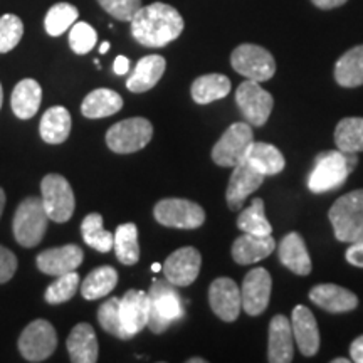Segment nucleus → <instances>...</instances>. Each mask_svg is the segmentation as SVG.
Here are the masks:
<instances>
[{
  "mask_svg": "<svg viewBox=\"0 0 363 363\" xmlns=\"http://www.w3.org/2000/svg\"><path fill=\"white\" fill-rule=\"evenodd\" d=\"M291 320L283 315H276L269 325V345L267 360L271 363H289L294 355Z\"/></svg>",
  "mask_w": 363,
  "mask_h": 363,
  "instance_id": "20",
  "label": "nucleus"
},
{
  "mask_svg": "<svg viewBox=\"0 0 363 363\" xmlns=\"http://www.w3.org/2000/svg\"><path fill=\"white\" fill-rule=\"evenodd\" d=\"M2 103H4V91H2V84H0V110H2Z\"/></svg>",
  "mask_w": 363,
  "mask_h": 363,
  "instance_id": "52",
  "label": "nucleus"
},
{
  "mask_svg": "<svg viewBox=\"0 0 363 363\" xmlns=\"http://www.w3.org/2000/svg\"><path fill=\"white\" fill-rule=\"evenodd\" d=\"M278 254L283 266L288 267L294 274L308 276L311 272V257L308 254L305 239L298 233H289L288 235H284V239L279 244Z\"/></svg>",
  "mask_w": 363,
  "mask_h": 363,
  "instance_id": "24",
  "label": "nucleus"
},
{
  "mask_svg": "<svg viewBox=\"0 0 363 363\" xmlns=\"http://www.w3.org/2000/svg\"><path fill=\"white\" fill-rule=\"evenodd\" d=\"M230 65L244 78L257 81H269L276 72V61L267 49L256 44H240L230 56Z\"/></svg>",
  "mask_w": 363,
  "mask_h": 363,
  "instance_id": "8",
  "label": "nucleus"
},
{
  "mask_svg": "<svg viewBox=\"0 0 363 363\" xmlns=\"http://www.w3.org/2000/svg\"><path fill=\"white\" fill-rule=\"evenodd\" d=\"M98 321L106 333H110L113 337L120 340H130V337L126 335V331L123 328V325H121L120 299L118 298L106 299V303H103V305L99 306Z\"/></svg>",
  "mask_w": 363,
  "mask_h": 363,
  "instance_id": "39",
  "label": "nucleus"
},
{
  "mask_svg": "<svg viewBox=\"0 0 363 363\" xmlns=\"http://www.w3.org/2000/svg\"><path fill=\"white\" fill-rule=\"evenodd\" d=\"M276 249V242L272 235H254L244 234L234 240L233 244V259L240 266L254 264L262 261L264 257Z\"/></svg>",
  "mask_w": 363,
  "mask_h": 363,
  "instance_id": "22",
  "label": "nucleus"
},
{
  "mask_svg": "<svg viewBox=\"0 0 363 363\" xmlns=\"http://www.w3.org/2000/svg\"><path fill=\"white\" fill-rule=\"evenodd\" d=\"M335 238L342 242L363 240V189L345 194L328 212Z\"/></svg>",
  "mask_w": 363,
  "mask_h": 363,
  "instance_id": "3",
  "label": "nucleus"
},
{
  "mask_svg": "<svg viewBox=\"0 0 363 363\" xmlns=\"http://www.w3.org/2000/svg\"><path fill=\"white\" fill-rule=\"evenodd\" d=\"M350 362V358H335L333 363H348Z\"/></svg>",
  "mask_w": 363,
  "mask_h": 363,
  "instance_id": "50",
  "label": "nucleus"
},
{
  "mask_svg": "<svg viewBox=\"0 0 363 363\" xmlns=\"http://www.w3.org/2000/svg\"><path fill=\"white\" fill-rule=\"evenodd\" d=\"M81 234H83L84 242L89 247L96 249L98 252H110L115 244V234L110 230H104L103 216L98 212L88 214L81 222Z\"/></svg>",
  "mask_w": 363,
  "mask_h": 363,
  "instance_id": "34",
  "label": "nucleus"
},
{
  "mask_svg": "<svg viewBox=\"0 0 363 363\" xmlns=\"http://www.w3.org/2000/svg\"><path fill=\"white\" fill-rule=\"evenodd\" d=\"M118 283V272L111 266H99L86 276L81 283V294L88 301L101 299L110 294Z\"/></svg>",
  "mask_w": 363,
  "mask_h": 363,
  "instance_id": "32",
  "label": "nucleus"
},
{
  "mask_svg": "<svg viewBox=\"0 0 363 363\" xmlns=\"http://www.w3.org/2000/svg\"><path fill=\"white\" fill-rule=\"evenodd\" d=\"M272 279L264 267H254L244 278L240 288V299H242V310L249 316H259L266 311L271 299Z\"/></svg>",
  "mask_w": 363,
  "mask_h": 363,
  "instance_id": "14",
  "label": "nucleus"
},
{
  "mask_svg": "<svg viewBox=\"0 0 363 363\" xmlns=\"http://www.w3.org/2000/svg\"><path fill=\"white\" fill-rule=\"evenodd\" d=\"M208 305L216 316L222 321L238 320L240 308H242V299H240V289L230 278H217L208 288Z\"/></svg>",
  "mask_w": 363,
  "mask_h": 363,
  "instance_id": "15",
  "label": "nucleus"
},
{
  "mask_svg": "<svg viewBox=\"0 0 363 363\" xmlns=\"http://www.w3.org/2000/svg\"><path fill=\"white\" fill-rule=\"evenodd\" d=\"M17 271V257L11 249L0 246V284L7 283Z\"/></svg>",
  "mask_w": 363,
  "mask_h": 363,
  "instance_id": "43",
  "label": "nucleus"
},
{
  "mask_svg": "<svg viewBox=\"0 0 363 363\" xmlns=\"http://www.w3.org/2000/svg\"><path fill=\"white\" fill-rule=\"evenodd\" d=\"M22 35H24V24L21 17L13 13H6L0 17V54L12 51L21 43Z\"/></svg>",
  "mask_w": 363,
  "mask_h": 363,
  "instance_id": "40",
  "label": "nucleus"
},
{
  "mask_svg": "<svg viewBox=\"0 0 363 363\" xmlns=\"http://www.w3.org/2000/svg\"><path fill=\"white\" fill-rule=\"evenodd\" d=\"M43 101V88L35 79H22L16 84L11 96V108L19 120H30L38 115Z\"/></svg>",
  "mask_w": 363,
  "mask_h": 363,
  "instance_id": "26",
  "label": "nucleus"
},
{
  "mask_svg": "<svg viewBox=\"0 0 363 363\" xmlns=\"http://www.w3.org/2000/svg\"><path fill=\"white\" fill-rule=\"evenodd\" d=\"M165 57L158 56V54H150V56L142 57L138 65L135 66L130 78L126 79V88L131 93H145V91L155 88L158 81L162 79L163 72H165Z\"/></svg>",
  "mask_w": 363,
  "mask_h": 363,
  "instance_id": "23",
  "label": "nucleus"
},
{
  "mask_svg": "<svg viewBox=\"0 0 363 363\" xmlns=\"http://www.w3.org/2000/svg\"><path fill=\"white\" fill-rule=\"evenodd\" d=\"M310 299L328 313H348L358 306L357 294L337 284H316L310 291Z\"/></svg>",
  "mask_w": 363,
  "mask_h": 363,
  "instance_id": "21",
  "label": "nucleus"
},
{
  "mask_svg": "<svg viewBox=\"0 0 363 363\" xmlns=\"http://www.w3.org/2000/svg\"><path fill=\"white\" fill-rule=\"evenodd\" d=\"M108 51H110V43H103L101 48H99V52L101 54H106Z\"/></svg>",
  "mask_w": 363,
  "mask_h": 363,
  "instance_id": "49",
  "label": "nucleus"
},
{
  "mask_svg": "<svg viewBox=\"0 0 363 363\" xmlns=\"http://www.w3.org/2000/svg\"><path fill=\"white\" fill-rule=\"evenodd\" d=\"M189 363H206V360L203 358H190Z\"/></svg>",
  "mask_w": 363,
  "mask_h": 363,
  "instance_id": "51",
  "label": "nucleus"
},
{
  "mask_svg": "<svg viewBox=\"0 0 363 363\" xmlns=\"http://www.w3.org/2000/svg\"><path fill=\"white\" fill-rule=\"evenodd\" d=\"M79 12L72 4L67 2H59L54 4V6L49 9L48 13H45V19H44V27H45V33L52 38H59L69 30L72 26L76 24L78 21Z\"/></svg>",
  "mask_w": 363,
  "mask_h": 363,
  "instance_id": "36",
  "label": "nucleus"
},
{
  "mask_svg": "<svg viewBox=\"0 0 363 363\" xmlns=\"http://www.w3.org/2000/svg\"><path fill=\"white\" fill-rule=\"evenodd\" d=\"M57 347L54 326L45 320H35L27 325L19 338V352L24 360L39 363L48 360Z\"/></svg>",
  "mask_w": 363,
  "mask_h": 363,
  "instance_id": "11",
  "label": "nucleus"
},
{
  "mask_svg": "<svg viewBox=\"0 0 363 363\" xmlns=\"http://www.w3.org/2000/svg\"><path fill=\"white\" fill-rule=\"evenodd\" d=\"M4 207H6V192H4V189L0 187V217H2Z\"/></svg>",
  "mask_w": 363,
  "mask_h": 363,
  "instance_id": "48",
  "label": "nucleus"
},
{
  "mask_svg": "<svg viewBox=\"0 0 363 363\" xmlns=\"http://www.w3.org/2000/svg\"><path fill=\"white\" fill-rule=\"evenodd\" d=\"M350 357H352L353 362L363 363V335H362V337H358L355 342L352 343Z\"/></svg>",
  "mask_w": 363,
  "mask_h": 363,
  "instance_id": "45",
  "label": "nucleus"
},
{
  "mask_svg": "<svg viewBox=\"0 0 363 363\" xmlns=\"http://www.w3.org/2000/svg\"><path fill=\"white\" fill-rule=\"evenodd\" d=\"M158 224L174 229H199L206 222L203 208L187 199H163L153 208Z\"/></svg>",
  "mask_w": 363,
  "mask_h": 363,
  "instance_id": "10",
  "label": "nucleus"
},
{
  "mask_svg": "<svg viewBox=\"0 0 363 363\" xmlns=\"http://www.w3.org/2000/svg\"><path fill=\"white\" fill-rule=\"evenodd\" d=\"M355 163V153H343L340 150L318 153L315 167L308 177V189L313 194H323L342 187L353 172Z\"/></svg>",
  "mask_w": 363,
  "mask_h": 363,
  "instance_id": "2",
  "label": "nucleus"
},
{
  "mask_svg": "<svg viewBox=\"0 0 363 363\" xmlns=\"http://www.w3.org/2000/svg\"><path fill=\"white\" fill-rule=\"evenodd\" d=\"M128 69H130V61H128V57L118 56V57L115 59V65H113V71H115V74L123 76V74H126V72H128Z\"/></svg>",
  "mask_w": 363,
  "mask_h": 363,
  "instance_id": "46",
  "label": "nucleus"
},
{
  "mask_svg": "<svg viewBox=\"0 0 363 363\" xmlns=\"http://www.w3.org/2000/svg\"><path fill=\"white\" fill-rule=\"evenodd\" d=\"M291 328L303 357H315L320 350V330L315 315L306 306L298 305L291 315Z\"/></svg>",
  "mask_w": 363,
  "mask_h": 363,
  "instance_id": "19",
  "label": "nucleus"
},
{
  "mask_svg": "<svg viewBox=\"0 0 363 363\" xmlns=\"http://www.w3.org/2000/svg\"><path fill=\"white\" fill-rule=\"evenodd\" d=\"M49 220L51 219L45 212L43 199L27 197L19 203L13 216V238L22 247H35L44 239Z\"/></svg>",
  "mask_w": 363,
  "mask_h": 363,
  "instance_id": "5",
  "label": "nucleus"
},
{
  "mask_svg": "<svg viewBox=\"0 0 363 363\" xmlns=\"http://www.w3.org/2000/svg\"><path fill=\"white\" fill-rule=\"evenodd\" d=\"M40 199H43L44 208L49 219L57 224L67 222L74 214L76 199L69 182L62 175L49 174L40 182Z\"/></svg>",
  "mask_w": 363,
  "mask_h": 363,
  "instance_id": "7",
  "label": "nucleus"
},
{
  "mask_svg": "<svg viewBox=\"0 0 363 363\" xmlns=\"http://www.w3.org/2000/svg\"><path fill=\"white\" fill-rule=\"evenodd\" d=\"M335 79L343 88H358L363 84V44L338 59L335 65Z\"/></svg>",
  "mask_w": 363,
  "mask_h": 363,
  "instance_id": "30",
  "label": "nucleus"
},
{
  "mask_svg": "<svg viewBox=\"0 0 363 363\" xmlns=\"http://www.w3.org/2000/svg\"><path fill=\"white\" fill-rule=\"evenodd\" d=\"M238 227L244 234L254 235H269L272 233V225L266 219L264 201L259 197L252 199L251 206L244 208L239 214Z\"/></svg>",
  "mask_w": 363,
  "mask_h": 363,
  "instance_id": "37",
  "label": "nucleus"
},
{
  "mask_svg": "<svg viewBox=\"0 0 363 363\" xmlns=\"http://www.w3.org/2000/svg\"><path fill=\"white\" fill-rule=\"evenodd\" d=\"M347 261L352 266L363 267V240L350 244V247L347 249Z\"/></svg>",
  "mask_w": 363,
  "mask_h": 363,
  "instance_id": "44",
  "label": "nucleus"
},
{
  "mask_svg": "<svg viewBox=\"0 0 363 363\" xmlns=\"http://www.w3.org/2000/svg\"><path fill=\"white\" fill-rule=\"evenodd\" d=\"M160 269H162V266H160V264H157V262H155V264L152 266V271H153V272H158Z\"/></svg>",
  "mask_w": 363,
  "mask_h": 363,
  "instance_id": "53",
  "label": "nucleus"
},
{
  "mask_svg": "<svg viewBox=\"0 0 363 363\" xmlns=\"http://www.w3.org/2000/svg\"><path fill=\"white\" fill-rule=\"evenodd\" d=\"M150 316V301L148 293L140 289H130L125 296L120 299V318L121 325L130 338L138 335L145 326H148Z\"/></svg>",
  "mask_w": 363,
  "mask_h": 363,
  "instance_id": "18",
  "label": "nucleus"
},
{
  "mask_svg": "<svg viewBox=\"0 0 363 363\" xmlns=\"http://www.w3.org/2000/svg\"><path fill=\"white\" fill-rule=\"evenodd\" d=\"M335 143L343 153L363 152V118H343L335 128Z\"/></svg>",
  "mask_w": 363,
  "mask_h": 363,
  "instance_id": "35",
  "label": "nucleus"
},
{
  "mask_svg": "<svg viewBox=\"0 0 363 363\" xmlns=\"http://www.w3.org/2000/svg\"><path fill=\"white\" fill-rule=\"evenodd\" d=\"M313 4L318 9H323V11H330V9H337L342 7L343 4H347V0H311Z\"/></svg>",
  "mask_w": 363,
  "mask_h": 363,
  "instance_id": "47",
  "label": "nucleus"
},
{
  "mask_svg": "<svg viewBox=\"0 0 363 363\" xmlns=\"http://www.w3.org/2000/svg\"><path fill=\"white\" fill-rule=\"evenodd\" d=\"M98 4L121 22H131L135 13L142 9V0H98Z\"/></svg>",
  "mask_w": 363,
  "mask_h": 363,
  "instance_id": "42",
  "label": "nucleus"
},
{
  "mask_svg": "<svg viewBox=\"0 0 363 363\" xmlns=\"http://www.w3.org/2000/svg\"><path fill=\"white\" fill-rule=\"evenodd\" d=\"M150 316L148 328L153 333H163L170 325L179 321L185 315L184 303L175 286L169 281H153L148 289Z\"/></svg>",
  "mask_w": 363,
  "mask_h": 363,
  "instance_id": "4",
  "label": "nucleus"
},
{
  "mask_svg": "<svg viewBox=\"0 0 363 363\" xmlns=\"http://www.w3.org/2000/svg\"><path fill=\"white\" fill-rule=\"evenodd\" d=\"M244 162L264 177L279 174V172H283L286 165L283 153H281L274 145L262 143V142L251 143Z\"/></svg>",
  "mask_w": 363,
  "mask_h": 363,
  "instance_id": "28",
  "label": "nucleus"
},
{
  "mask_svg": "<svg viewBox=\"0 0 363 363\" xmlns=\"http://www.w3.org/2000/svg\"><path fill=\"white\" fill-rule=\"evenodd\" d=\"M123 108V98L116 91L108 88H98L91 91L81 103V113L89 120L108 118L116 115Z\"/></svg>",
  "mask_w": 363,
  "mask_h": 363,
  "instance_id": "27",
  "label": "nucleus"
},
{
  "mask_svg": "<svg viewBox=\"0 0 363 363\" xmlns=\"http://www.w3.org/2000/svg\"><path fill=\"white\" fill-rule=\"evenodd\" d=\"M71 115L65 106H52L43 115L39 125L40 138L49 145L66 142L71 133Z\"/></svg>",
  "mask_w": 363,
  "mask_h": 363,
  "instance_id": "29",
  "label": "nucleus"
},
{
  "mask_svg": "<svg viewBox=\"0 0 363 363\" xmlns=\"http://www.w3.org/2000/svg\"><path fill=\"white\" fill-rule=\"evenodd\" d=\"M153 136V126L147 118H128L106 131V145L111 152L126 155L147 147Z\"/></svg>",
  "mask_w": 363,
  "mask_h": 363,
  "instance_id": "6",
  "label": "nucleus"
},
{
  "mask_svg": "<svg viewBox=\"0 0 363 363\" xmlns=\"http://www.w3.org/2000/svg\"><path fill=\"white\" fill-rule=\"evenodd\" d=\"M252 142L254 135L251 125L242 123V121L230 125L212 148V160L219 167L234 169L235 165L244 162Z\"/></svg>",
  "mask_w": 363,
  "mask_h": 363,
  "instance_id": "9",
  "label": "nucleus"
},
{
  "mask_svg": "<svg viewBox=\"0 0 363 363\" xmlns=\"http://www.w3.org/2000/svg\"><path fill=\"white\" fill-rule=\"evenodd\" d=\"M113 249H115L118 261L126 266H133L140 261L138 227L133 222H126L116 227Z\"/></svg>",
  "mask_w": 363,
  "mask_h": 363,
  "instance_id": "33",
  "label": "nucleus"
},
{
  "mask_svg": "<svg viewBox=\"0 0 363 363\" xmlns=\"http://www.w3.org/2000/svg\"><path fill=\"white\" fill-rule=\"evenodd\" d=\"M262 182H264V175L254 170L246 162L235 165L225 190V201L230 211H240L249 195L256 192Z\"/></svg>",
  "mask_w": 363,
  "mask_h": 363,
  "instance_id": "16",
  "label": "nucleus"
},
{
  "mask_svg": "<svg viewBox=\"0 0 363 363\" xmlns=\"http://www.w3.org/2000/svg\"><path fill=\"white\" fill-rule=\"evenodd\" d=\"M230 79L224 74H203L192 83L190 93H192L194 101L197 104H208L217 99L225 98L230 93Z\"/></svg>",
  "mask_w": 363,
  "mask_h": 363,
  "instance_id": "31",
  "label": "nucleus"
},
{
  "mask_svg": "<svg viewBox=\"0 0 363 363\" xmlns=\"http://www.w3.org/2000/svg\"><path fill=\"white\" fill-rule=\"evenodd\" d=\"M98 34L86 22H76L69 30V45L76 54H88L96 45Z\"/></svg>",
  "mask_w": 363,
  "mask_h": 363,
  "instance_id": "41",
  "label": "nucleus"
},
{
  "mask_svg": "<svg viewBox=\"0 0 363 363\" xmlns=\"http://www.w3.org/2000/svg\"><path fill=\"white\" fill-rule=\"evenodd\" d=\"M202 266V256L197 249L192 246L180 247L172 252L167 261L163 262L162 269L165 279L175 286V288H185L197 279Z\"/></svg>",
  "mask_w": 363,
  "mask_h": 363,
  "instance_id": "13",
  "label": "nucleus"
},
{
  "mask_svg": "<svg viewBox=\"0 0 363 363\" xmlns=\"http://www.w3.org/2000/svg\"><path fill=\"white\" fill-rule=\"evenodd\" d=\"M66 348L69 352L71 362L94 363L98 362V338L89 323L76 325L67 337Z\"/></svg>",
  "mask_w": 363,
  "mask_h": 363,
  "instance_id": "25",
  "label": "nucleus"
},
{
  "mask_svg": "<svg viewBox=\"0 0 363 363\" xmlns=\"http://www.w3.org/2000/svg\"><path fill=\"white\" fill-rule=\"evenodd\" d=\"M235 103H238L240 113L249 125L262 126L269 120V115L274 106L272 94L262 89L257 81L247 79L239 84L235 91Z\"/></svg>",
  "mask_w": 363,
  "mask_h": 363,
  "instance_id": "12",
  "label": "nucleus"
},
{
  "mask_svg": "<svg viewBox=\"0 0 363 363\" xmlns=\"http://www.w3.org/2000/svg\"><path fill=\"white\" fill-rule=\"evenodd\" d=\"M182 30L184 19L180 12L163 2L142 6L131 19V35L145 48H163L179 39Z\"/></svg>",
  "mask_w": 363,
  "mask_h": 363,
  "instance_id": "1",
  "label": "nucleus"
},
{
  "mask_svg": "<svg viewBox=\"0 0 363 363\" xmlns=\"http://www.w3.org/2000/svg\"><path fill=\"white\" fill-rule=\"evenodd\" d=\"M84 259L83 249L76 244H66L61 247L45 249L38 256L35 264L39 271L49 276H61L66 272L76 271Z\"/></svg>",
  "mask_w": 363,
  "mask_h": 363,
  "instance_id": "17",
  "label": "nucleus"
},
{
  "mask_svg": "<svg viewBox=\"0 0 363 363\" xmlns=\"http://www.w3.org/2000/svg\"><path fill=\"white\" fill-rule=\"evenodd\" d=\"M79 289V274L76 271L66 272V274L57 276V279L49 288L45 289L44 299L49 305H61V303L69 301Z\"/></svg>",
  "mask_w": 363,
  "mask_h": 363,
  "instance_id": "38",
  "label": "nucleus"
}]
</instances>
